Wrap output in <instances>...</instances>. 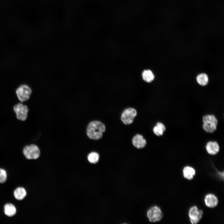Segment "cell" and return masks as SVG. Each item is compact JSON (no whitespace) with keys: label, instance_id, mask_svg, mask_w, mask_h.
Wrapping results in <instances>:
<instances>
[{"label":"cell","instance_id":"obj_1","mask_svg":"<svg viewBox=\"0 0 224 224\" xmlns=\"http://www.w3.org/2000/svg\"><path fill=\"white\" fill-rule=\"evenodd\" d=\"M105 130L104 124L98 120L90 122L86 128V134L90 139L97 140L101 138Z\"/></svg>","mask_w":224,"mask_h":224},{"label":"cell","instance_id":"obj_2","mask_svg":"<svg viewBox=\"0 0 224 224\" xmlns=\"http://www.w3.org/2000/svg\"><path fill=\"white\" fill-rule=\"evenodd\" d=\"M13 110L18 120L24 122L27 119L29 110L27 105L20 102L14 105Z\"/></svg>","mask_w":224,"mask_h":224},{"label":"cell","instance_id":"obj_3","mask_svg":"<svg viewBox=\"0 0 224 224\" xmlns=\"http://www.w3.org/2000/svg\"><path fill=\"white\" fill-rule=\"evenodd\" d=\"M22 153L25 158L28 160H35L38 158L40 154L39 147L35 144L25 145L22 149Z\"/></svg>","mask_w":224,"mask_h":224},{"label":"cell","instance_id":"obj_4","mask_svg":"<svg viewBox=\"0 0 224 224\" xmlns=\"http://www.w3.org/2000/svg\"><path fill=\"white\" fill-rule=\"evenodd\" d=\"M32 92L30 88L26 84L20 85L16 91V96L20 102L21 103L28 101L30 98Z\"/></svg>","mask_w":224,"mask_h":224},{"label":"cell","instance_id":"obj_5","mask_svg":"<svg viewBox=\"0 0 224 224\" xmlns=\"http://www.w3.org/2000/svg\"><path fill=\"white\" fill-rule=\"evenodd\" d=\"M147 216L149 221L152 222L160 221L163 217L162 211L157 206H154L150 208L147 212Z\"/></svg>","mask_w":224,"mask_h":224},{"label":"cell","instance_id":"obj_6","mask_svg":"<svg viewBox=\"0 0 224 224\" xmlns=\"http://www.w3.org/2000/svg\"><path fill=\"white\" fill-rule=\"evenodd\" d=\"M137 115L136 110L132 108H128L125 109L122 112L121 119L125 125L131 124Z\"/></svg>","mask_w":224,"mask_h":224},{"label":"cell","instance_id":"obj_7","mask_svg":"<svg viewBox=\"0 0 224 224\" xmlns=\"http://www.w3.org/2000/svg\"><path fill=\"white\" fill-rule=\"evenodd\" d=\"M203 214V211L199 210L196 206L192 207L189 209V217L191 223L196 224L200 221Z\"/></svg>","mask_w":224,"mask_h":224},{"label":"cell","instance_id":"obj_8","mask_svg":"<svg viewBox=\"0 0 224 224\" xmlns=\"http://www.w3.org/2000/svg\"><path fill=\"white\" fill-rule=\"evenodd\" d=\"M204 200L206 205L210 208L216 207L218 203V199L217 196L212 194H207L204 198Z\"/></svg>","mask_w":224,"mask_h":224},{"label":"cell","instance_id":"obj_9","mask_svg":"<svg viewBox=\"0 0 224 224\" xmlns=\"http://www.w3.org/2000/svg\"><path fill=\"white\" fill-rule=\"evenodd\" d=\"M132 142L134 146L138 149L144 148L147 144V141L143 136L140 134H137L132 138Z\"/></svg>","mask_w":224,"mask_h":224},{"label":"cell","instance_id":"obj_10","mask_svg":"<svg viewBox=\"0 0 224 224\" xmlns=\"http://www.w3.org/2000/svg\"><path fill=\"white\" fill-rule=\"evenodd\" d=\"M208 153L212 155L217 154L219 151V146L218 143L215 141L208 142L206 146Z\"/></svg>","mask_w":224,"mask_h":224},{"label":"cell","instance_id":"obj_11","mask_svg":"<svg viewBox=\"0 0 224 224\" xmlns=\"http://www.w3.org/2000/svg\"><path fill=\"white\" fill-rule=\"evenodd\" d=\"M183 173L185 178L190 180L194 178L196 174V171L193 167L186 166L184 167L183 170Z\"/></svg>","mask_w":224,"mask_h":224},{"label":"cell","instance_id":"obj_12","mask_svg":"<svg viewBox=\"0 0 224 224\" xmlns=\"http://www.w3.org/2000/svg\"><path fill=\"white\" fill-rule=\"evenodd\" d=\"M4 212L7 216L9 217H12L16 213V209L13 204L10 203H7L4 206Z\"/></svg>","mask_w":224,"mask_h":224},{"label":"cell","instance_id":"obj_13","mask_svg":"<svg viewBox=\"0 0 224 224\" xmlns=\"http://www.w3.org/2000/svg\"><path fill=\"white\" fill-rule=\"evenodd\" d=\"M26 195L25 189L22 187L16 188L14 191V195L16 199L19 200L23 199Z\"/></svg>","mask_w":224,"mask_h":224},{"label":"cell","instance_id":"obj_14","mask_svg":"<svg viewBox=\"0 0 224 224\" xmlns=\"http://www.w3.org/2000/svg\"><path fill=\"white\" fill-rule=\"evenodd\" d=\"M166 130V127L162 123L158 122L156 123L153 129L154 133L156 136H162Z\"/></svg>","mask_w":224,"mask_h":224},{"label":"cell","instance_id":"obj_15","mask_svg":"<svg viewBox=\"0 0 224 224\" xmlns=\"http://www.w3.org/2000/svg\"><path fill=\"white\" fill-rule=\"evenodd\" d=\"M143 79L146 82H150L152 81L155 78L154 74L150 70H144L142 73Z\"/></svg>","mask_w":224,"mask_h":224},{"label":"cell","instance_id":"obj_16","mask_svg":"<svg viewBox=\"0 0 224 224\" xmlns=\"http://www.w3.org/2000/svg\"><path fill=\"white\" fill-rule=\"evenodd\" d=\"M99 158V155L96 152H91L87 156L88 161L92 164L97 163L98 161Z\"/></svg>","mask_w":224,"mask_h":224},{"label":"cell","instance_id":"obj_17","mask_svg":"<svg viewBox=\"0 0 224 224\" xmlns=\"http://www.w3.org/2000/svg\"><path fill=\"white\" fill-rule=\"evenodd\" d=\"M217 126L213 124L205 123L203 125V128L206 132L212 133L216 130Z\"/></svg>","mask_w":224,"mask_h":224},{"label":"cell","instance_id":"obj_18","mask_svg":"<svg viewBox=\"0 0 224 224\" xmlns=\"http://www.w3.org/2000/svg\"><path fill=\"white\" fill-rule=\"evenodd\" d=\"M203 123H207L214 124L217 125L218 121L214 115L212 114L204 116L203 117Z\"/></svg>","mask_w":224,"mask_h":224},{"label":"cell","instance_id":"obj_19","mask_svg":"<svg viewBox=\"0 0 224 224\" xmlns=\"http://www.w3.org/2000/svg\"><path fill=\"white\" fill-rule=\"evenodd\" d=\"M208 77L205 73L198 75L197 77V81L199 84L202 86L206 85L208 82Z\"/></svg>","mask_w":224,"mask_h":224},{"label":"cell","instance_id":"obj_20","mask_svg":"<svg viewBox=\"0 0 224 224\" xmlns=\"http://www.w3.org/2000/svg\"><path fill=\"white\" fill-rule=\"evenodd\" d=\"M7 175L6 170L2 168H0V183H3L7 180Z\"/></svg>","mask_w":224,"mask_h":224}]
</instances>
